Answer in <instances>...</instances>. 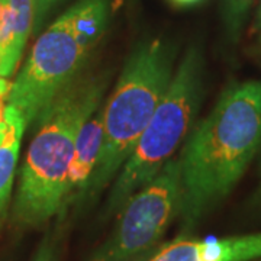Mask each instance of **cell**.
<instances>
[{
    "label": "cell",
    "mask_w": 261,
    "mask_h": 261,
    "mask_svg": "<svg viewBox=\"0 0 261 261\" xmlns=\"http://www.w3.org/2000/svg\"><path fill=\"white\" fill-rule=\"evenodd\" d=\"M35 27V0H2L0 77L13 74Z\"/></svg>",
    "instance_id": "cell-8"
},
{
    "label": "cell",
    "mask_w": 261,
    "mask_h": 261,
    "mask_svg": "<svg viewBox=\"0 0 261 261\" xmlns=\"http://www.w3.org/2000/svg\"><path fill=\"white\" fill-rule=\"evenodd\" d=\"M258 19H260V22H261V10H260V16H258Z\"/></svg>",
    "instance_id": "cell-17"
},
{
    "label": "cell",
    "mask_w": 261,
    "mask_h": 261,
    "mask_svg": "<svg viewBox=\"0 0 261 261\" xmlns=\"http://www.w3.org/2000/svg\"><path fill=\"white\" fill-rule=\"evenodd\" d=\"M174 48L154 39L135 48L103 106L102 148L84 193L94 195L121 171L174 74Z\"/></svg>",
    "instance_id": "cell-4"
},
{
    "label": "cell",
    "mask_w": 261,
    "mask_h": 261,
    "mask_svg": "<svg viewBox=\"0 0 261 261\" xmlns=\"http://www.w3.org/2000/svg\"><path fill=\"white\" fill-rule=\"evenodd\" d=\"M103 106L100 105L83 123L75 140L74 154L67 176V195L74 190L84 193L93 174L94 166L102 148Z\"/></svg>",
    "instance_id": "cell-9"
},
{
    "label": "cell",
    "mask_w": 261,
    "mask_h": 261,
    "mask_svg": "<svg viewBox=\"0 0 261 261\" xmlns=\"http://www.w3.org/2000/svg\"><path fill=\"white\" fill-rule=\"evenodd\" d=\"M49 260V257H48V252L47 251H42L39 255H38L37 261H48Z\"/></svg>",
    "instance_id": "cell-15"
},
{
    "label": "cell",
    "mask_w": 261,
    "mask_h": 261,
    "mask_svg": "<svg viewBox=\"0 0 261 261\" xmlns=\"http://www.w3.org/2000/svg\"><path fill=\"white\" fill-rule=\"evenodd\" d=\"M222 3V18L225 22V29L231 41H237L241 31L247 15L250 12L252 0H221Z\"/></svg>",
    "instance_id": "cell-11"
},
{
    "label": "cell",
    "mask_w": 261,
    "mask_h": 261,
    "mask_svg": "<svg viewBox=\"0 0 261 261\" xmlns=\"http://www.w3.org/2000/svg\"><path fill=\"white\" fill-rule=\"evenodd\" d=\"M0 16H2V0H0Z\"/></svg>",
    "instance_id": "cell-16"
},
{
    "label": "cell",
    "mask_w": 261,
    "mask_h": 261,
    "mask_svg": "<svg viewBox=\"0 0 261 261\" xmlns=\"http://www.w3.org/2000/svg\"><path fill=\"white\" fill-rule=\"evenodd\" d=\"M261 149V80L229 86L189 134L178 157L183 228L228 195Z\"/></svg>",
    "instance_id": "cell-1"
},
{
    "label": "cell",
    "mask_w": 261,
    "mask_h": 261,
    "mask_svg": "<svg viewBox=\"0 0 261 261\" xmlns=\"http://www.w3.org/2000/svg\"><path fill=\"white\" fill-rule=\"evenodd\" d=\"M63 0H35V27L34 29H38L41 23L45 20L49 10L56 8L57 5Z\"/></svg>",
    "instance_id": "cell-13"
},
{
    "label": "cell",
    "mask_w": 261,
    "mask_h": 261,
    "mask_svg": "<svg viewBox=\"0 0 261 261\" xmlns=\"http://www.w3.org/2000/svg\"><path fill=\"white\" fill-rule=\"evenodd\" d=\"M12 83L5 77H0V140L5 134L6 128V109H8V99H9Z\"/></svg>",
    "instance_id": "cell-12"
},
{
    "label": "cell",
    "mask_w": 261,
    "mask_h": 261,
    "mask_svg": "<svg viewBox=\"0 0 261 261\" xmlns=\"http://www.w3.org/2000/svg\"><path fill=\"white\" fill-rule=\"evenodd\" d=\"M202 57L190 48L174 70L171 83L135 148L116 176L108 211L121 209L173 159L193 128L202 100Z\"/></svg>",
    "instance_id": "cell-5"
},
{
    "label": "cell",
    "mask_w": 261,
    "mask_h": 261,
    "mask_svg": "<svg viewBox=\"0 0 261 261\" xmlns=\"http://www.w3.org/2000/svg\"><path fill=\"white\" fill-rule=\"evenodd\" d=\"M109 18L108 0H79L48 27L10 87L8 105L28 126L79 77Z\"/></svg>",
    "instance_id": "cell-3"
},
{
    "label": "cell",
    "mask_w": 261,
    "mask_h": 261,
    "mask_svg": "<svg viewBox=\"0 0 261 261\" xmlns=\"http://www.w3.org/2000/svg\"><path fill=\"white\" fill-rule=\"evenodd\" d=\"M261 258V232L207 241L178 240L149 261H255Z\"/></svg>",
    "instance_id": "cell-7"
},
{
    "label": "cell",
    "mask_w": 261,
    "mask_h": 261,
    "mask_svg": "<svg viewBox=\"0 0 261 261\" xmlns=\"http://www.w3.org/2000/svg\"><path fill=\"white\" fill-rule=\"evenodd\" d=\"M174 5L177 6H190V5H195V3H199L200 0H171Z\"/></svg>",
    "instance_id": "cell-14"
},
{
    "label": "cell",
    "mask_w": 261,
    "mask_h": 261,
    "mask_svg": "<svg viewBox=\"0 0 261 261\" xmlns=\"http://www.w3.org/2000/svg\"><path fill=\"white\" fill-rule=\"evenodd\" d=\"M106 77H77L38 118L20 170L15 221L28 226L45 224L68 199L67 176L75 140L86 119L102 105Z\"/></svg>",
    "instance_id": "cell-2"
},
{
    "label": "cell",
    "mask_w": 261,
    "mask_h": 261,
    "mask_svg": "<svg viewBox=\"0 0 261 261\" xmlns=\"http://www.w3.org/2000/svg\"><path fill=\"white\" fill-rule=\"evenodd\" d=\"M260 151H261V149H260ZM260 170H261V163H260Z\"/></svg>",
    "instance_id": "cell-18"
},
{
    "label": "cell",
    "mask_w": 261,
    "mask_h": 261,
    "mask_svg": "<svg viewBox=\"0 0 261 261\" xmlns=\"http://www.w3.org/2000/svg\"><path fill=\"white\" fill-rule=\"evenodd\" d=\"M25 128L27 125L22 119V116L8 105L6 128L0 140V222L3 221V216L6 214V207L9 203L20 141H22Z\"/></svg>",
    "instance_id": "cell-10"
},
{
    "label": "cell",
    "mask_w": 261,
    "mask_h": 261,
    "mask_svg": "<svg viewBox=\"0 0 261 261\" xmlns=\"http://www.w3.org/2000/svg\"><path fill=\"white\" fill-rule=\"evenodd\" d=\"M181 177L177 159L168 160L159 174L122 206L113 233L90 261H128L148 251L180 215Z\"/></svg>",
    "instance_id": "cell-6"
}]
</instances>
